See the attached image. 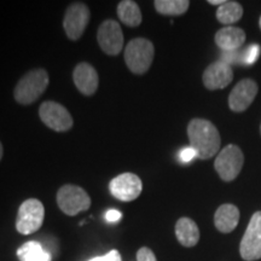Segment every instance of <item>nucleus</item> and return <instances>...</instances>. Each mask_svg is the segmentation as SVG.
I'll list each match as a JSON object with an SVG mask.
<instances>
[{
  "instance_id": "5701e85b",
  "label": "nucleus",
  "mask_w": 261,
  "mask_h": 261,
  "mask_svg": "<svg viewBox=\"0 0 261 261\" xmlns=\"http://www.w3.org/2000/svg\"><path fill=\"white\" fill-rule=\"evenodd\" d=\"M137 261H158L154 252L148 247H142L137 252Z\"/></svg>"
},
{
  "instance_id": "c756f323",
  "label": "nucleus",
  "mask_w": 261,
  "mask_h": 261,
  "mask_svg": "<svg viewBox=\"0 0 261 261\" xmlns=\"http://www.w3.org/2000/svg\"><path fill=\"white\" fill-rule=\"evenodd\" d=\"M260 132H261V126H260Z\"/></svg>"
},
{
  "instance_id": "2eb2a0df",
  "label": "nucleus",
  "mask_w": 261,
  "mask_h": 261,
  "mask_svg": "<svg viewBox=\"0 0 261 261\" xmlns=\"http://www.w3.org/2000/svg\"><path fill=\"white\" fill-rule=\"evenodd\" d=\"M246 41V33L238 27H224L215 34V44L224 52L240 50Z\"/></svg>"
},
{
  "instance_id": "6ab92c4d",
  "label": "nucleus",
  "mask_w": 261,
  "mask_h": 261,
  "mask_svg": "<svg viewBox=\"0 0 261 261\" xmlns=\"http://www.w3.org/2000/svg\"><path fill=\"white\" fill-rule=\"evenodd\" d=\"M19 261H52L51 254L38 241H29L17 249Z\"/></svg>"
},
{
  "instance_id": "a878e982",
  "label": "nucleus",
  "mask_w": 261,
  "mask_h": 261,
  "mask_svg": "<svg viewBox=\"0 0 261 261\" xmlns=\"http://www.w3.org/2000/svg\"><path fill=\"white\" fill-rule=\"evenodd\" d=\"M121 218H122V213L116 210H109L107 211L106 213V220L108 223H116V221H119Z\"/></svg>"
},
{
  "instance_id": "39448f33",
  "label": "nucleus",
  "mask_w": 261,
  "mask_h": 261,
  "mask_svg": "<svg viewBox=\"0 0 261 261\" xmlns=\"http://www.w3.org/2000/svg\"><path fill=\"white\" fill-rule=\"evenodd\" d=\"M57 204L64 214L74 217L89 210L91 207V198L83 188L67 184L61 187L57 192Z\"/></svg>"
},
{
  "instance_id": "7ed1b4c3",
  "label": "nucleus",
  "mask_w": 261,
  "mask_h": 261,
  "mask_svg": "<svg viewBox=\"0 0 261 261\" xmlns=\"http://www.w3.org/2000/svg\"><path fill=\"white\" fill-rule=\"evenodd\" d=\"M155 56V47L145 38L130 40L125 48V62L127 68L136 75H143L150 69Z\"/></svg>"
},
{
  "instance_id": "f257e3e1",
  "label": "nucleus",
  "mask_w": 261,
  "mask_h": 261,
  "mask_svg": "<svg viewBox=\"0 0 261 261\" xmlns=\"http://www.w3.org/2000/svg\"><path fill=\"white\" fill-rule=\"evenodd\" d=\"M188 137L198 159H211L220 150L219 130L208 120H191L188 126Z\"/></svg>"
},
{
  "instance_id": "c85d7f7f",
  "label": "nucleus",
  "mask_w": 261,
  "mask_h": 261,
  "mask_svg": "<svg viewBox=\"0 0 261 261\" xmlns=\"http://www.w3.org/2000/svg\"><path fill=\"white\" fill-rule=\"evenodd\" d=\"M259 25H260V28H261V17H260V21H259Z\"/></svg>"
},
{
  "instance_id": "a211bd4d",
  "label": "nucleus",
  "mask_w": 261,
  "mask_h": 261,
  "mask_svg": "<svg viewBox=\"0 0 261 261\" xmlns=\"http://www.w3.org/2000/svg\"><path fill=\"white\" fill-rule=\"evenodd\" d=\"M117 16L127 27H138L142 23L143 16L138 4L132 0H122L117 5Z\"/></svg>"
},
{
  "instance_id": "dca6fc26",
  "label": "nucleus",
  "mask_w": 261,
  "mask_h": 261,
  "mask_svg": "<svg viewBox=\"0 0 261 261\" xmlns=\"http://www.w3.org/2000/svg\"><path fill=\"white\" fill-rule=\"evenodd\" d=\"M240 221V211L233 204H223L214 214V225L223 233L232 232Z\"/></svg>"
},
{
  "instance_id": "412c9836",
  "label": "nucleus",
  "mask_w": 261,
  "mask_h": 261,
  "mask_svg": "<svg viewBox=\"0 0 261 261\" xmlns=\"http://www.w3.org/2000/svg\"><path fill=\"white\" fill-rule=\"evenodd\" d=\"M156 11L163 16H180L188 11L190 2L188 0H156Z\"/></svg>"
},
{
  "instance_id": "1a4fd4ad",
  "label": "nucleus",
  "mask_w": 261,
  "mask_h": 261,
  "mask_svg": "<svg viewBox=\"0 0 261 261\" xmlns=\"http://www.w3.org/2000/svg\"><path fill=\"white\" fill-rule=\"evenodd\" d=\"M240 254L243 260L256 261L261 259V212L250 218L246 232L240 244Z\"/></svg>"
},
{
  "instance_id": "4be33fe9",
  "label": "nucleus",
  "mask_w": 261,
  "mask_h": 261,
  "mask_svg": "<svg viewBox=\"0 0 261 261\" xmlns=\"http://www.w3.org/2000/svg\"><path fill=\"white\" fill-rule=\"evenodd\" d=\"M261 47L257 44H253L247 48H244L243 51H241V63L242 64H254L257 61V58L260 56Z\"/></svg>"
},
{
  "instance_id": "aec40b11",
  "label": "nucleus",
  "mask_w": 261,
  "mask_h": 261,
  "mask_svg": "<svg viewBox=\"0 0 261 261\" xmlns=\"http://www.w3.org/2000/svg\"><path fill=\"white\" fill-rule=\"evenodd\" d=\"M243 16V8L237 2H225L217 10V18L223 24H232Z\"/></svg>"
},
{
  "instance_id": "393cba45",
  "label": "nucleus",
  "mask_w": 261,
  "mask_h": 261,
  "mask_svg": "<svg viewBox=\"0 0 261 261\" xmlns=\"http://www.w3.org/2000/svg\"><path fill=\"white\" fill-rule=\"evenodd\" d=\"M179 158H180V161L181 162H190L194 160L195 158H197V155H196V151L194 149L191 148V146H189V148H185L181 150L180 155H179Z\"/></svg>"
},
{
  "instance_id": "20e7f679",
  "label": "nucleus",
  "mask_w": 261,
  "mask_h": 261,
  "mask_svg": "<svg viewBox=\"0 0 261 261\" xmlns=\"http://www.w3.org/2000/svg\"><path fill=\"white\" fill-rule=\"evenodd\" d=\"M45 219V208L41 201L28 198L19 205L16 218V230L21 234H32L42 226Z\"/></svg>"
},
{
  "instance_id": "9d476101",
  "label": "nucleus",
  "mask_w": 261,
  "mask_h": 261,
  "mask_svg": "<svg viewBox=\"0 0 261 261\" xmlns=\"http://www.w3.org/2000/svg\"><path fill=\"white\" fill-rule=\"evenodd\" d=\"M109 191L119 201H135L143 191L142 179L135 173H122L110 180Z\"/></svg>"
},
{
  "instance_id": "f8f14e48",
  "label": "nucleus",
  "mask_w": 261,
  "mask_h": 261,
  "mask_svg": "<svg viewBox=\"0 0 261 261\" xmlns=\"http://www.w3.org/2000/svg\"><path fill=\"white\" fill-rule=\"evenodd\" d=\"M257 93V85L254 80L244 79L240 81L228 96V107L232 112L241 113L247 110L253 103Z\"/></svg>"
},
{
  "instance_id": "cd10ccee",
  "label": "nucleus",
  "mask_w": 261,
  "mask_h": 261,
  "mask_svg": "<svg viewBox=\"0 0 261 261\" xmlns=\"http://www.w3.org/2000/svg\"><path fill=\"white\" fill-rule=\"evenodd\" d=\"M3 156H4V148H3L2 142H0V161H2Z\"/></svg>"
},
{
  "instance_id": "f03ea898",
  "label": "nucleus",
  "mask_w": 261,
  "mask_h": 261,
  "mask_svg": "<svg viewBox=\"0 0 261 261\" xmlns=\"http://www.w3.org/2000/svg\"><path fill=\"white\" fill-rule=\"evenodd\" d=\"M50 83L47 71L42 68L25 73L14 89L15 100L21 106H31L42 96Z\"/></svg>"
},
{
  "instance_id": "bb28decb",
  "label": "nucleus",
  "mask_w": 261,
  "mask_h": 261,
  "mask_svg": "<svg viewBox=\"0 0 261 261\" xmlns=\"http://www.w3.org/2000/svg\"><path fill=\"white\" fill-rule=\"evenodd\" d=\"M208 3H210V4L211 5H223L224 4V3H225V0H210V2H208Z\"/></svg>"
},
{
  "instance_id": "4468645a",
  "label": "nucleus",
  "mask_w": 261,
  "mask_h": 261,
  "mask_svg": "<svg viewBox=\"0 0 261 261\" xmlns=\"http://www.w3.org/2000/svg\"><path fill=\"white\" fill-rule=\"evenodd\" d=\"M73 80L76 89L84 96H93L99 85L97 70L86 62H81L73 71Z\"/></svg>"
},
{
  "instance_id": "9b49d317",
  "label": "nucleus",
  "mask_w": 261,
  "mask_h": 261,
  "mask_svg": "<svg viewBox=\"0 0 261 261\" xmlns=\"http://www.w3.org/2000/svg\"><path fill=\"white\" fill-rule=\"evenodd\" d=\"M97 41L100 50L109 56H117L123 47L121 25L114 19H107L97 31Z\"/></svg>"
},
{
  "instance_id": "423d86ee",
  "label": "nucleus",
  "mask_w": 261,
  "mask_h": 261,
  "mask_svg": "<svg viewBox=\"0 0 261 261\" xmlns=\"http://www.w3.org/2000/svg\"><path fill=\"white\" fill-rule=\"evenodd\" d=\"M244 156L237 145L230 144L220 150L214 162V168L224 181H232L242 171Z\"/></svg>"
},
{
  "instance_id": "ddd939ff",
  "label": "nucleus",
  "mask_w": 261,
  "mask_h": 261,
  "mask_svg": "<svg viewBox=\"0 0 261 261\" xmlns=\"http://www.w3.org/2000/svg\"><path fill=\"white\" fill-rule=\"evenodd\" d=\"M232 79L233 71L231 65L224 63L221 61L215 62L210 67H207V69L203 73V76H202L204 87L211 91L225 89L230 85Z\"/></svg>"
},
{
  "instance_id": "b1692460",
  "label": "nucleus",
  "mask_w": 261,
  "mask_h": 261,
  "mask_svg": "<svg viewBox=\"0 0 261 261\" xmlns=\"http://www.w3.org/2000/svg\"><path fill=\"white\" fill-rule=\"evenodd\" d=\"M90 261H122V259L117 250H112V252L106 254V255L93 257V259H91Z\"/></svg>"
},
{
  "instance_id": "0eeeda50",
  "label": "nucleus",
  "mask_w": 261,
  "mask_h": 261,
  "mask_svg": "<svg viewBox=\"0 0 261 261\" xmlns=\"http://www.w3.org/2000/svg\"><path fill=\"white\" fill-rule=\"evenodd\" d=\"M39 116L41 121L55 132H67L74 125L73 117L67 108L54 100H46L41 104Z\"/></svg>"
},
{
  "instance_id": "6e6552de",
  "label": "nucleus",
  "mask_w": 261,
  "mask_h": 261,
  "mask_svg": "<svg viewBox=\"0 0 261 261\" xmlns=\"http://www.w3.org/2000/svg\"><path fill=\"white\" fill-rule=\"evenodd\" d=\"M91 18L90 9L84 3H73L65 10L63 28L70 40H79Z\"/></svg>"
},
{
  "instance_id": "f3484780",
  "label": "nucleus",
  "mask_w": 261,
  "mask_h": 261,
  "mask_svg": "<svg viewBox=\"0 0 261 261\" xmlns=\"http://www.w3.org/2000/svg\"><path fill=\"white\" fill-rule=\"evenodd\" d=\"M175 236L181 246L191 248L200 241V230L197 224L190 218H180L175 224Z\"/></svg>"
}]
</instances>
